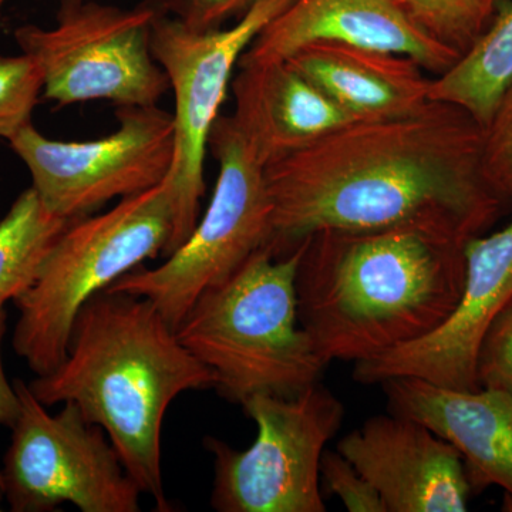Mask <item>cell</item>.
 <instances>
[{
    "label": "cell",
    "mask_w": 512,
    "mask_h": 512,
    "mask_svg": "<svg viewBox=\"0 0 512 512\" xmlns=\"http://www.w3.org/2000/svg\"><path fill=\"white\" fill-rule=\"evenodd\" d=\"M485 128L461 107L430 100L406 116L352 120L265 165L272 251L322 231L427 229L467 242L505 202L485 183Z\"/></svg>",
    "instance_id": "cell-1"
},
{
    "label": "cell",
    "mask_w": 512,
    "mask_h": 512,
    "mask_svg": "<svg viewBox=\"0 0 512 512\" xmlns=\"http://www.w3.org/2000/svg\"><path fill=\"white\" fill-rule=\"evenodd\" d=\"M464 245L414 227L306 238L299 319L323 362L356 365L439 328L463 292Z\"/></svg>",
    "instance_id": "cell-2"
},
{
    "label": "cell",
    "mask_w": 512,
    "mask_h": 512,
    "mask_svg": "<svg viewBox=\"0 0 512 512\" xmlns=\"http://www.w3.org/2000/svg\"><path fill=\"white\" fill-rule=\"evenodd\" d=\"M215 382L153 303L106 289L80 309L63 362L28 384L46 407L76 404L106 431L157 510L171 511L161 468L165 413L180 394Z\"/></svg>",
    "instance_id": "cell-3"
},
{
    "label": "cell",
    "mask_w": 512,
    "mask_h": 512,
    "mask_svg": "<svg viewBox=\"0 0 512 512\" xmlns=\"http://www.w3.org/2000/svg\"><path fill=\"white\" fill-rule=\"evenodd\" d=\"M305 241L285 255L269 245L202 293L175 329L215 375L214 389L244 404L256 394L298 396L326 365L299 319L296 275Z\"/></svg>",
    "instance_id": "cell-4"
},
{
    "label": "cell",
    "mask_w": 512,
    "mask_h": 512,
    "mask_svg": "<svg viewBox=\"0 0 512 512\" xmlns=\"http://www.w3.org/2000/svg\"><path fill=\"white\" fill-rule=\"evenodd\" d=\"M177 227L168 180L123 198L111 210L70 221L46 256L36 281L16 298V355L36 376L66 357L74 320L97 293L147 259L167 258Z\"/></svg>",
    "instance_id": "cell-5"
},
{
    "label": "cell",
    "mask_w": 512,
    "mask_h": 512,
    "mask_svg": "<svg viewBox=\"0 0 512 512\" xmlns=\"http://www.w3.org/2000/svg\"><path fill=\"white\" fill-rule=\"evenodd\" d=\"M210 150L217 158L218 180L210 205L164 264L138 266L110 291L146 298L177 329L202 293L227 281L259 249L271 244L272 204L265 165L231 116L215 121Z\"/></svg>",
    "instance_id": "cell-6"
},
{
    "label": "cell",
    "mask_w": 512,
    "mask_h": 512,
    "mask_svg": "<svg viewBox=\"0 0 512 512\" xmlns=\"http://www.w3.org/2000/svg\"><path fill=\"white\" fill-rule=\"evenodd\" d=\"M163 12L161 0L133 8L60 0L55 26H20L15 40L39 64L43 99L59 107L96 100L153 107L170 90L151 50L154 22Z\"/></svg>",
    "instance_id": "cell-7"
},
{
    "label": "cell",
    "mask_w": 512,
    "mask_h": 512,
    "mask_svg": "<svg viewBox=\"0 0 512 512\" xmlns=\"http://www.w3.org/2000/svg\"><path fill=\"white\" fill-rule=\"evenodd\" d=\"M256 439L237 450L215 437L204 446L214 458L211 505L220 512H325L320 466L345 407L323 384L293 397L256 394L242 404Z\"/></svg>",
    "instance_id": "cell-8"
},
{
    "label": "cell",
    "mask_w": 512,
    "mask_h": 512,
    "mask_svg": "<svg viewBox=\"0 0 512 512\" xmlns=\"http://www.w3.org/2000/svg\"><path fill=\"white\" fill-rule=\"evenodd\" d=\"M20 410L3 458V497L15 512H50L64 503L82 512H138L140 490L106 431L79 407L50 414L29 384L13 382Z\"/></svg>",
    "instance_id": "cell-9"
},
{
    "label": "cell",
    "mask_w": 512,
    "mask_h": 512,
    "mask_svg": "<svg viewBox=\"0 0 512 512\" xmlns=\"http://www.w3.org/2000/svg\"><path fill=\"white\" fill-rule=\"evenodd\" d=\"M293 0H258L224 28L198 30L161 13L151 33V50L174 94V160L167 180L177 205L170 255L190 237L205 192V157L227 97L232 74L255 37Z\"/></svg>",
    "instance_id": "cell-10"
},
{
    "label": "cell",
    "mask_w": 512,
    "mask_h": 512,
    "mask_svg": "<svg viewBox=\"0 0 512 512\" xmlns=\"http://www.w3.org/2000/svg\"><path fill=\"white\" fill-rule=\"evenodd\" d=\"M116 116L117 130L96 140H53L33 123L10 138L47 210L79 220L167 180L174 160L173 114L130 106L117 107Z\"/></svg>",
    "instance_id": "cell-11"
},
{
    "label": "cell",
    "mask_w": 512,
    "mask_h": 512,
    "mask_svg": "<svg viewBox=\"0 0 512 512\" xmlns=\"http://www.w3.org/2000/svg\"><path fill=\"white\" fill-rule=\"evenodd\" d=\"M464 259L466 281L451 315L424 338L356 363V382L382 384L393 377H417L448 389H480L481 343L512 301V220L494 234L468 239Z\"/></svg>",
    "instance_id": "cell-12"
},
{
    "label": "cell",
    "mask_w": 512,
    "mask_h": 512,
    "mask_svg": "<svg viewBox=\"0 0 512 512\" xmlns=\"http://www.w3.org/2000/svg\"><path fill=\"white\" fill-rule=\"evenodd\" d=\"M338 453L375 487L386 512H464L471 484L460 453L429 427L390 412L346 434Z\"/></svg>",
    "instance_id": "cell-13"
},
{
    "label": "cell",
    "mask_w": 512,
    "mask_h": 512,
    "mask_svg": "<svg viewBox=\"0 0 512 512\" xmlns=\"http://www.w3.org/2000/svg\"><path fill=\"white\" fill-rule=\"evenodd\" d=\"M318 42L410 57L436 76L461 56L417 26L396 0H293L255 37L239 63L285 62Z\"/></svg>",
    "instance_id": "cell-14"
},
{
    "label": "cell",
    "mask_w": 512,
    "mask_h": 512,
    "mask_svg": "<svg viewBox=\"0 0 512 512\" xmlns=\"http://www.w3.org/2000/svg\"><path fill=\"white\" fill-rule=\"evenodd\" d=\"M390 412L417 420L456 448L471 485H498L512 500V397L448 389L417 377L382 383Z\"/></svg>",
    "instance_id": "cell-15"
},
{
    "label": "cell",
    "mask_w": 512,
    "mask_h": 512,
    "mask_svg": "<svg viewBox=\"0 0 512 512\" xmlns=\"http://www.w3.org/2000/svg\"><path fill=\"white\" fill-rule=\"evenodd\" d=\"M237 72L231 117L264 165L353 120L286 60L239 63Z\"/></svg>",
    "instance_id": "cell-16"
},
{
    "label": "cell",
    "mask_w": 512,
    "mask_h": 512,
    "mask_svg": "<svg viewBox=\"0 0 512 512\" xmlns=\"http://www.w3.org/2000/svg\"><path fill=\"white\" fill-rule=\"evenodd\" d=\"M286 62L353 120L406 116L430 101L433 79L410 57L318 42L303 47Z\"/></svg>",
    "instance_id": "cell-17"
},
{
    "label": "cell",
    "mask_w": 512,
    "mask_h": 512,
    "mask_svg": "<svg viewBox=\"0 0 512 512\" xmlns=\"http://www.w3.org/2000/svg\"><path fill=\"white\" fill-rule=\"evenodd\" d=\"M511 86L512 5H508L447 72L434 77L430 100L461 107L485 128Z\"/></svg>",
    "instance_id": "cell-18"
},
{
    "label": "cell",
    "mask_w": 512,
    "mask_h": 512,
    "mask_svg": "<svg viewBox=\"0 0 512 512\" xmlns=\"http://www.w3.org/2000/svg\"><path fill=\"white\" fill-rule=\"evenodd\" d=\"M70 221L47 210L32 187L16 198L0 220V309L33 285Z\"/></svg>",
    "instance_id": "cell-19"
},
{
    "label": "cell",
    "mask_w": 512,
    "mask_h": 512,
    "mask_svg": "<svg viewBox=\"0 0 512 512\" xmlns=\"http://www.w3.org/2000/svg\"><path fill=\"white\" fill-rule=\"evenodd\" d=\"M437 42L463 55L483 35L504 0H396Z\"/></svg>",
    "instance_id": "cell-20"
},
{
    "label": "cell",
    "mask_w": 512,
    "mask_h": 512,
    "mask_svg": "<svg viewBox=\"0 0 512 512\" xmlns=\"http://www.w3.org/2000/svg\"><path fill=\"white\" fill-rule=\"evenodd\" d=\"M42 94V72L33 57L0 56V138L9 141L32 124Z\"/></svg>",
    "instance_id": "cell-21"
},
{
    "label": "cell",
    "mask_w": 512,
    "mask_h": 512,
    "mask_svg": "<svg viewBox=\"0 0 512 512\" xmlns=\"http://www.w3.org/2000/svg\"><path fill=\"white\" fill-rule=\"evenodd\" d=\"M481 170L498 198L504 202L512 198V86L485 127Z\"/></svg>",
    "instance_id": "cell-22"
},
{
    "label": "cell",
    "mask_w": 512,
    "mask_h": 512,
    "mask_svg": "<svg viewBox=\"0 0 512 512\" xmlns=\"http://www.w3.org/2000/svg\"><path fill=\"white\" fill-rule=\"evenodd\" d=\"M477 382L483 389L500 390L512 397V301L494 320L481 343Z\"/></svg>",
    "instance_id": "cell-23"
},
{
    "label": "cell",
    "mask_w": 512,
    "mask_h": 512,
    "mask_svg": "<svg viewBox=\"0 0 512 512\" xmlns=\"http://www.w3.org/2000/svg\"><path fill=\"white\" fill-rule=\"evenodd\" d=\"M320 478L330 494L336 495L350 512H386L372 484L338 451H325Z\"/></svg>",
    "instance_id": "cell-24"
},
{
    "label": "cell",
    "mask_w": 512,
    "mask_h": 512,
    "mask_svg": "<svg viewBox=\"0 0 512 512\" xmlns=\"http://www.w3.org/2000/svg\"><path fill=\"white\" fill-rule=\"evenodd\" d=\"M258 0H161L165 12L192 29L224 28L245 15Z\"/></svg>",
    "instance_id": "cell-25"
},
{
    "label": "cell",
    "mask_w": 512,
    "mask_h": 512,
    "mask_svg": "<svg viewBox=\"0 0 512 512\" xmlns=\"http://www.w3.org/2000/svg\"><path fill=\"white\" fill-rule=\"evenodd\" d=\"M8 315L5 308L0 309V427L12 429L20 410L19 394L16 392L15 384L10 383L5 373L2 359V345L5 339L6 328H8ZM3 480L0 471V501L3 500Z\"/></svg>",
    "instance_id": "cell-26"
},
{
    "label": "cell",
    "mask_w": 512,
    "mask_h": 512,
    "mask_svg": "<svg viewBox=\"0 0 512 512\" xmlns=\"http://www.w3.org/2000/svg\"><path fill=\"white\" fill-rule=\"evenodd\" d=\"M6 2L8 0H0V23H2L3 8H5Z\"/></svg>",
    "instance_id": "cell-27"
},
{
    "label": "cell",
    "mask_w": 512,
    "mask_h": 512,
    "mask_svg": "<svg viewBox=\"0 0 512 512\" xmlns=\"http://www.w3.org/2000/svg\"><path fill=\"white\" fill-rule=\"evenodd\" d=\"M0 511H2V508H0Z\"/></svg>",
    "instance_id": "cell-28"
}]
</instances>
